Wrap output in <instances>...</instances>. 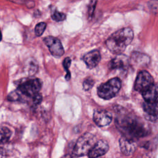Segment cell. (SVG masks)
Segmentation results:
<instances>
[{
    "instance_id": "obj_18",
    "label": "cell",
    "mask_w": 158,
    "mask_h": 158,
    "mask_svg": "<svg viewBox=\"0 0 158 158\" xmlns=\"http://www.w3.org/2000/svg\"><path fill=\"white\" fill-rule=\"evenodd\" d=\"M46 28V23L45 22H40L36 25L35 28V33L37 36H40L44 33Z\"/></svg>"
},
{
    "instance_id": "obj_27",
    "label": "cell",
    "mask_w": 158,
    "mask_h": 158,
    "mask_svg": "<svg viewBox=\"0 0 158 158\" xmlns=\"http://www.w3.org/2000/svg\"><path fill=\"white\" fill-rule=\"evenodd\" d=\"M6 156V152L4 149L0 148V157H4Z\"/></svg>"
},
{
    "instance_id": "obj_16",
    "label": "cell",
    "mask_w": 158,
    "mask_h": 158,
    "mask_svg": "<svg viewBox=\"0 0 158 158\" xmlns=\"http://www.w3.org/2000/svg\"><path fill=\"white\" fill-rule=\"evenodd\" d=\"M12 136V131L6 127H0V144L9 141Z\"/></svg>"
},
{
    "instance_id": "obj_21",
    "label": "cell",
    "mask_w": 158,
    "mask_h": 158,
    "mask_svg": "<svg viewBox=\"0 0 158 158\" xmlns=\"http://www.w3.org/2000/svg\"><path fill=\"white\" fill-rule=\"evenodd\" d=\"M98 0H91L88 6V18L89 19H92L94 10L96 7Z\"/></svg>"
},
{
    "instance_id": "obj_12",
    "label": "cell",
    "mask_w": 158,
    "mask_h": 158,
    "mask_svg": "<svg viewBox=\"0 0 158 158\" xmlns=\"http://www.w3.org/2000/svg\"><path fill=\"white\" fill-rule=\"evenodd\" d=\"M130 64L128 58L123 54H117V56L110 60L109 67L110 69L126 70Z\"/></svg>"
},
{
    "instance_id": "obj_5",
    "label": "cell",
    "mask_w": 158,
    "mask_h": 158,
    "mask_svg": "<svg viewBox=\"0 0 158 158\" xmlns=\"http://www.w3.org/2000/svg\"><path fill=\"white\" fill-rule=\"evenodd\" d=\"M121 88V81L115 77L102 83L98 88V96L104 99H110L117 94Z\"/></svg>"
},
{
    "instance_id": "obj_7",
    "label": "cell",
    "mask_w": 158,
    "mask_h": 158,
    "mask_svg": "<svg viewBox=\"0 0 158 158\" xmlns=\"http://www.w3.org/2000/svg\"><path fill=\"white\" fill-rule=\"evenodd\" d=\"M51 54L56 57H60L64 54V49L60 41L54 36H48L43 39Z\"/></svg>"
},
{
    "instance_id": "obj_28",
    "label": "cell",
    "mask_w": 158,
    "mask_h": 158,
    "mask_svg": "<svg viewBox=\"0 0 158 158\" xmlns=\"http://www.w3.org/2000/svg\"><path fill=\"white\" fill-rule=\"evenodd\" d=\"M1 40H2V33H1V31L0 30V41H1Z\"/></svg>"
},
{
    "instance_id": "obj_23",
    "label": "cell",
    "mask_w": 158,
    "mask_h": 158,
    "mask_svg": "<svg viewBox=\"0 0 158 158\" xmlns=\"http://www.w3.org/2000/svg\"><path fill=\"white\" fill-rule=\"evenodd\" d=\"M148 7L150 10L155 14L158 13V1L157 0H152V1L149 2L148 4Z\"/></svg>"
},
{
    "instance_id": "obj_11",
    "label": "cell",
    "mask_w": 158,
    "mask_h": 158,
    "mask_svg": "<svg viewBox=\"0 0 158 158\" xmlns=\"http://www.w3.org/2000/svg\"><path fill=\"white\" fill-rule=\"evenodd\" d=\"M120 150L125 156L131 155L136 149V144L135 140L122 136L119 139Z\"/></svg>"
},
{
    "instance_id": "obj_3",
    "label": "cell",
    "mask_w": 158,
    "mask_h": 158,
    "mask_svg": "<svg viewBox=\"0 0 158 158\" xmlns=\"http://www.w3.org/2000/svg\"><path fill=\"white\" fill-rule=\"evenodd\" d=\"M96 143V138L94 135L85 133L77 141L73 148V154L77 157H81L88 154Z\"/></svg>"
},
{
    "instance_id": "obj_13",
    "label": "cell",
    "mask_w": 158,
    "mask_h": 158,
    "mask_svg": "<svg viewBox=\"0 0 158 158\" xmlns=\"http://www.w3.org/2000/svg\"><path fill=\"white\" fill-rule=\"evenodd\" d=\"M83 60L88 68L93 69L99 64L101 60L100 52L96 49L89 51L84 55Z\"/></svg>"
},
{
    "instance_id": "obj_20",
    "label": "cell",
    "mask_w": 158,
    "mask_h": 158,
    "mask_svg": "<svg viewBox=\"0 0 158 158\" xmlns=\"http://www.w3.org/2000/svg\"><path fill=\"white\" fill-rule=\"evenodd\" d=\"M94 84V80L91 77H87L83 82V88L85 91H88L92 88Z\"/></svg>"
},
{
    "instance_id": "obj_1",
    "label": "cell",
    "mask_w": 158,
    "mask_h": 158,
    "mask_svg": "<svg viewBox=\"0 0 158 158\" xmlns=\"http://www.w3.org/2000/svg\"><path fill=\"white\" fill-rule=\"evenodd\" d=\"M115 125L123 136L135 140L148 135L151 129L141 118L130 114H122L115 119Z\"/></svg>"
},
{
    "instance_id": "obj_4",
    "label": "cell",
    "mask_w": 158,
    "mask_h": 158,
    "mask_svg": "<svg viewBox=\"0 0 158 158\" xmlns=\"http://www.w3.org/2000/svg\"><path fill=\"white\" fill-rule=\"evenodd\" d=\"M42 82L38 78H27L20 81L17 85V89L25 98H33L41 88Z\"/></svg>"
},
{
    "instance_id": "obj_25",
    "label": "cell",
    "mask_w": 158,
    "mask_h": 158,
    "mask_svg": "<svg viewBox=\"0 0 158 158\" xmlns=\"http://www.w3.org/2000/svg\"><path fill=\"white\" fill-rule=\"evenodd\" d=\"M25 6L27 8L31 9V8H33V7H35V1H32V0H27Z\"/></svg>"
},
{
    "instance_id": "obj_24",
    "label": "cell",
    "mask_w": 158,
    "mask_h": 158,
    "mask_svg": "<svg viewBox=\"0 0 158 158\" xmlns=\"http://www.w3.org/2000/svg\"><path fill=\"white\" fill-rule=\"evenodd\" d=\"M32 101L33 103L36 105L40 104V102L42 101V96L38 93L32 98Z\"/></svg>"
},
{
    "instance_id": "obj_6",
    "label": "cell",
    "mask_w": 158,
    "mask_h": 158,
    "mask_svg": "<svg viewBox=\"0 0 158 158\" xmlns=\"http://www.w3.org/2000/svg\"><path fill=\"white\" fill-rule=\"evenodd\" d=\"M153 83L154 80L151 74L146 70H142L139 72L137 75L134 88L136 91L141 93Z\"/></svg>"
},
{
    "instance_id": "obj_10",
    "label": "cell",
    "mask_w": 158,
    "mask_h": 158,
    "mask_svg": "<svg viewBox=\"0 0 158 158\" xmlns=\"http://www.w3.org/2000/svg\"><path fill=\"white\" fill-rule=\"evenodd\" d=\"M109 145L106 141L100 139L94 144L88 154L89 157H98L104 155L109 150Z\"/></svg>"
},
{
    "instance_id": "obj_9",
    "label": "cell",
    "mask_w": 158,
    "mask_h": 158,
    "mask_svg": "<svg viewBox=\"0 0 158 158\" xmlns=\"http://www.w3.org/2000/svg\"><path fill=\"white\" fill-rule=\"evenodd\" d=\"M112 115L106 110L97 109L93 114V120L96 125L103 127L108 125L112 121Z\"/></svg>"
},
{
    "instance_id": "obj_15",
    "label": "cell",
    "mask_w": 158,
    "mask_h": 158,
    "mask_svg": "<svg viewBox=\"0 0 158 158\" xmlns=\"http://www.w3.org/2000/svg\"><path fill=\"white\" fill-rule=\"evenodd\" d=\"M130 61L134 65L139 66H146L149 64L150 58L145 54L139 52H133L131 55Z\"/></svg>"
},
{
    "instance_id": "obj_26",
    "label": "cell",
    "mask_w": 158,
    "mask_h": 158,
    "mask_svg": "<svg viewBox=\"0 0 158 158\" xmlns=\"http://www.w3.org/2000/svg\"><path fill=\"white\" fill-rule=\"evenodd\" d=\"M9 1H10L13 3H15V4H23L25 5L26 3L27 0H7Z\"/></svg>"
},
{
    "instance_id": "obj_22",
    "label": "cell",
    "mask_w": 158,
    "mask_h": 158,
    "mask_svg": "<svg viewBox=\"0 0 158 158\" xmlns=\"http://www.w3.org/2000/svg\"><path fill=\"white\" fill-rule=\"evenodd\" d=\"M70 64H71V59L70 57H66L64 59V60L63 61V66H64V68L65 69V71L67 72V74L65 75V79L67 80H69L70 78V72L69 70V69L70 66Z\"/></svg>"
},
{
    "instance_id": "obj_2",
    "label": "cell",
    "mask_w": 158,
    "mask_h": 158,
    "mask_svg": "<svg viewBox=\"0 0 158 158\" xmlns=\"http://www.w3.org/2000/svg\"><path fill=\"white\" fill-rule=\"evenodd\" d=\"M133 38V31L128 27L123 28L112 33L106 40L108 49L115 54H122Z\"/></svg>"
},
{
    "instance_id": "obj_17",
    "label": "cell",
    "mask_w": 158,
    "mask_h": 158,
    "mask_svg": "<svg viewBox=\"0 0 158 158\" xmlns=\"http://www.w3.org/2000/svg\"><path fill=\"white\" fill-rule=\"evenodd\" d=\"M25 97L17 89L10 93L8 94L7 99L10 101H23V99H25Z\"/></svg>"
},
{
    "instance_id": "obj_14",
    "label": "cell",
    "mask_w": 158,
    "mask_h": 158,
    "mask_svg": "<svg viewBox=\"0 0 158 158\" xmlns=\"http://www.w3.org/2000/svg\"><path fill=\"white\" fill-rule=\"evenodd\" d=\"M141 93L145 102H154L158 99V86L153 83L146 89L141 92Z\"/></svg>"
},
{
    "instance_id": "obj_29",
    "label": "cell",
    "mask_w": 158,
    "mask_h": 158,
    "mask_svg": "<svg viewBox=\"0 0 158 158\" xmlns=\"http://www.w3.org/2000/svg\"><path fill=\"white\" fill-rule=\"evenodd\" d=\"M157 1H158V0H157Z\"/></svg>"
},
{
    "instance_id": "obj_19",
    "label": "cell",
    "mask_w": 158,
    "mask_h": 158,
    "mask_svg": "<svg viewBox=\"0 0 158 158\" xmlns=\"http://www.w3.org/2000/svg\"><path fill=\"white\" fill-rule=\"evenodd\" d=\"M51 18L53 20H54L56 22H60V21H63L65 19L66 15L63 12H60L57 10H55L51 14Z\"/></svg>"
},
{
    "instance_id": "obj_8",
    "label": "cell",
    "mask_w": 158,
    "mask_h": 158,
    "mask_svg": "<svg viewBox=\"0 0 158 158\" xmlns=\"http://www.w3.org/2000/svg\"><path fill=\"white\" fill-rule=\"evenodd\" d=\"M144 117L151 121L156 122L158 120V99L152 102H144L143 104Z\"/></svg>"
}]
</instances>
